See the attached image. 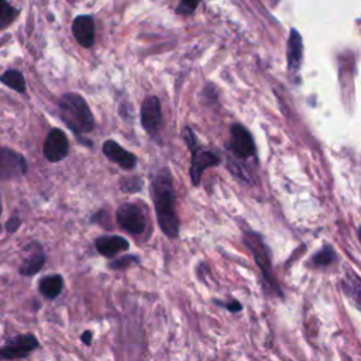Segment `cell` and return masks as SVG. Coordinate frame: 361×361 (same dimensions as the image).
I'll return each mask as SVG.
<instances>
[{
	"instance_id": "6da1fadb",
	"label": "cell",
	"mask_w": 361,
	"mask_h": 361,
	"mask_svg": "<svg viewBox=\"0 0 361 361\" xmlns=\"http://www.w3.org/2000/svg\"><path fill=\"white\" fill-rule=\"evenodd\" d=\"M152 197L158 224L168 237L175 238L179 233V221L175 209V192L168 169H161L152 180Z\"/></svg>"
},
{
	"instance_id": "7a4b0ae2",
	"label": "cell",
	"mask_w": 361,
	"mask_h": 361,
	"mask_svg": "<svg viewBox=\"0 0 361 361\" xmlns=\"http://www.w3.org/2000/svg\"><path fill=\"white\" fill-rule=\"evenodd\" d=\"M59 113L63 123L78 134L89 133L94 127L93 114L86 100L78 93H65L61 97Z\"/></svg>"
},
{
	"instance_id": "3957f363",
	"label": "cell",
	"mask_w": 361,
	"mask_h": 361,
	"mask_svg": "<svg viewBox=\"0 0 361 361\" xmlns=\"http://www.w3.org/2000/svg\"><path fill=\"white\" fill-rule=\"evenodd\" d=\"M185 140H186L188 145H189L190 149H192L190 178H192L193 185H199L203 171H204L206 168H209V166L217 165L219 158H217L213 152L206 151V149H203V148H199L197 144H196L195 135H193V133H192L189 128H185Z\"/></svg>"
},
{
	"instance_id": "277c9868",
	"label": "cell",
	"mask_w": 361,
	"mask_h": 361,
	"mask_svg": "<svg viewBox=\"0 0 361 361\" xmlns=\"http://www.w3.org/2000/svg\"><path fill=\"white\" fill-rule=\"evenodd\" d=\"M118 226L131 234H141L145 230V216L142 209L135 203H124L117 209Z\"/></svg>"
},
{
	"instance_id": "5b68a950",
	"label": "cell",
	"mask_w": 361,
	"mask_h": 361,
	"mask_svg": "<svg viewBox=\"0 0 361 361\" xmlns=\"http://www.w3.org/2000/svg\"><path fill=\"white\" fill-rule=\"evenodd\" d=\"M38 347V341L32 334H20L10 338L0 347V361L24 358Z\"/></svg>"
},
{
	"instance_id": "8992f818",
	"label": "cell",
	"mask_w": 361,
	"mask_h": 361,
	"mask_svg": "<svg viewBox=\"0 0 361 361\" xmlns=\"http://www.w3.org/2000/svg\"><path fill=\"white\" fill-rule=\"evenodd\" d=\"M27 172L25 158L10 148H0V180L14 179Z\"/></svg>"
},
{
	"instance_id": "52a82bcc",
	"label": "cell",
	"mask_w": 361,
	"mask_h": 361,
	"mask_svg": "<svg viewBox=\"0 0 361 361\" xmlns=\"http://www.w3.org/2000/svg\"><path fill=\"white\" fill-rule=\"evenodd\" d=\"M69 142L65 133L59 128H52L44 141V155L49 162H58L68 154Z\"/></svg>"
},
{
	"instance_id": "ba28073f",
	"label": "cell",
	"mask_w": 361,
	"mask_h": 361,
	"mask_svg": "<svg viewBox=\"0 0 361 361\" xmlns=\"http://www.w3.org/2000/svg\"><path fill=\"white\" fill-rule=\"evenodd\" d=\"M162 121L161 104L157 96H148L141 104V124L147 133L155 134Z\"/></svg>"
},
{
	"instance_id": "9c48e42d",
	"label": "cell",
	"mask_w": 361,
	"mask_h": 361,
	"mask_svg": "<svg viewBox=\"0 0 361 361\" xmlns=\"http://www.w3.org/2000/svg\"><path fill=\"white\" fill-rule=\"evenodd\" d=\"M230 147H231L233 152L237 157H241V158H247V157L252 155L254 149H255L251 134L241 124H234L231 127V144H230Z\"/></svg>"
},
{
	"instance_id": "30bf717a",
	"label": "cell",
	"mask_w": 361,
	"mask_h": 361,
	"mask_svg": "<svg viewBox=\"0 0 361 361\" xmlns=\"http://www.w3.org/2000/svg\"><path fill=\"white\" fill-rule=\"evenodd\" d=\"M72 32L82 47L90 48L94 44L93 18L90 16H78L72 23Z\"/></svg>"
},
{
	"instance_id": "8fae6325",
	"label": "cell",
	"mask_w": 361,
	"mask_h": 361,
	"mask_svg": "<svg viewBox=\"0 0 361 361\" xmlns=\"http://www.w3.org/2000/svg\"><path fill=\"white\" fill-rule=\"evenodd\" d=\"M103 154L110 161H113L117 165H120L123 169H133L135 166V162H137L135 157L131 152L124 149L121 145H118L113 140H107L103 144Z\"/></svg>"
},
{
	"instance_id": "7c38bea8",
	"label": "cell",
	"mask_w": 361,
	"mask_h": 361,
	"mask_svg": "<svg viewBox=\"0 0 361 361\" xmlns=\"http://www.w3.org/2000/svg\"><path fill=\"white\" fill-rule=\"evenodd\" d=\"M28 255L24 258L23 264L20 265V274L24 276L37 274L45 264V254L39 244L34 243L27 247Z\"/></svg>"
},
{
	"instance_id": "4fadbf2b",
	"label": "cell",
	"mask_w": 361,
	"mask_h": 361,
	"mask_svg": "<svg viewBox=\"0 0 361 361\" xmlns=\"http://www.w3.org/2000/svg\"><path fill=\"white\" fill-rule=\"evenodd\" d=\"M94 245H96L97 251L102 255L107 257V258L114 257L116 254H118L121 251H126L130 247L128 241L124 237H120V235H103V237H99L94 241Z\"/></svg>"
},
{
	"instance_id": "5bb4252c",
	"label": "cell",
	"mask_w": 361,
	"mask_h": 361,
	"mask_svg": "<svg viewBox=\"0 0 361 361\" xmlns=\"http://www.w3.org/2000/svg\"><path fill=\"white\" fill-rule=\"evenodd\" d=\"M245 243H247V245L251 248L257 264H258V265L261 267V269H262V274L269 278L268 274H269L271 265H269V259H268V251H267V247L264 245L262 240H261L257 234L250 233V234L245 235ZM269 279H271V278H269Z\"/></svg>"
},
{
	"instance_id": "9a60e30c",
	"label": "cell",
	"mask_w": 361,
	"mask_h": 361,
	"mask_svg": "<svg viewBox=\"0 0 361 361\" xmlns=\"http://www.w3.org/2000/svg\"><path fill=\"white\" fill-rule=\"evenodd\" d=\"M63 288V278L61 275H48V276H44L41 281H39V285H38V289L39 292L48 298V299H54L56 296H59L61 290Z\"/></svg>"
},
{
	"instance_id": "2e32d148",
	"label": "cell",
	"mask_w": 361,
	"mask_h": 361,
	"mask_svg": "<svg viewBox=\"0 0 361 361\" xmlns=\"http://www.w3.org/2000/svg\"><path fill=\"white\" fill-rule=\"evenodd\" d=\"M302 59V38L300 35L292 30L289 42H288V62L290 69H298Z\"/></svg>"
},
{
	"instance_id": "e0dca14e",
	"label": "cell",
	"mask_w": 361,
	"mask_h": 361,
	"mask_svg": "<svg viewBox=\"0 0 361 361\" xmlns=\"http://www.w3.org/2000/svg\"><path fill=\"white\" fill-rule=\"evenodd\" d=\"M0 80L13 90H17L20 93L25 92V80L20 71H14V69L6 71L0 75Z\"/></svg>"
},
{
	"instance_id": "ac0fdd59",
	"label": "cell",
	"mask_w": 361,
	"mask_h": 361,
	"mask_svg": "<svg viewBox=\"0 0 361 361\" xmlns=\"http://www.w3.org/2000/svg\"><path fill=\"white\" fill-rule=\"evenodd\" d=\"M343 286L347 292L348 296H351L355 303L358 305V307L361 309V279L354 275L353 272H348L344 282H343Z\"/></svg>"
},
{
	"instance_id": "d6986e66",
	"label": "cell",
	"mask_w": 361,
	"mask_h": 361,
	"mask_svg": "<svg viewBox=\"0 0 361 361\" xmlns=\"http://www.w3.org/2000/svg\"><path fill=\"white\" fill-rule=\"evenodd\" d=\"M17 17V10L6 0H0V30L10 25Z\"/></svg>"
},
{
	"instance_id": "ffe728a7",
	"label": "cell",
	"mask_w": 361,
	"mask_h": 361,
	"mask_svg": "<svg viewBox=\"0 0 361 361\" xmlns=\"http://www.w3.org/2000/svg\"><path fill=\"white\" fill-rule=\"evenodd\" d=\"M334 251L330 248V247H324L322 251H319L316 255H314V258H313V261L317 264V265H329V264H331L333 261H334Z\"/></svg>"
},
{
	"instance_id": "44dd1931",
	"label": "cell",
	"mask_w": 361,
	"mask_h": 361,
	"mask_svg": "<svg viewBox=\"0 0 361 361\" xmlns=\"http://www.w3.org/2000/svg\"><path fill=\"white\" fill-rule=\"evenodd\" d=\"M142 188V180L140 178H128L121 180V189L127 193L138 192Z\"/></svg>"
},
{
	"instance_id": "7402d4cb",
	"label": "cell",
	"mask_w": 361,
	"mask_h": 361,
	"mask_svg": "<svg viewBox=\"0 0 361 361\" xmlns=\"http://www.w3.org/2000/svg\"><path fill=\"white\" fill-rule=\"evenodd\" d=\"M134 262H138V258L135 255H124V257H120L118 259L111 261L109 264V267L111 269H123V268H127L128 265H131Z\"/></svg>"
},
{
	"instance_id": "603a6c76",
	"label": "cell",
	"mask_w": 361,
	"mask_h": 361,
	"mask_svg": "<svg viewBox=\"0 0 361 361\" xmlns=\"http://www.w3.org/2000/svg\"><path fill=\"white\" fill-rule=\"evenodd\" d=\"M197 4H199V0H180L179 6L176 8V13L178 14H190L195 11Z\"/></svg>"
},
{
	"instance_id": "cb8c5ba5",
	"label": "cell",
	"mask_w": 361,
	"mask_h": 361,
	"mask_svg": "<svg viewBox=\"0 0 361 361\" xmlns=\"http://www.w3.org/2000/svg\"><path fill=\"white\" fill-rule=\"evenodd\" d=\"M20 219H18V216L17 214H14V216H11L8 220H7V223H6V230L8 231V233H14L18 227H20Z\"/></svg>"
},
{
	"instance_id": "d4e9b609",
	"label": "cell",
	"mask_w": 361,
	"mask_h": 361,
	"mask_svg": "<svg viewBox=\"0 0 361 361\" xmlns=\"http://www.w3.org/2000/svg\"><path fill=\"white\" fill-rule=\"evenodd\" d=\"M221 306H226L230 312H238V310H241V305L237 302V300H231V302H228V303H220Z\"/></svg>"
},
{
	"instance_id": "484cf974",
	"label": "cell",
	"mask_w": 361,
	"mask_h": 361,
	"mask_svg": "<svg viewBox=\"0 0 361 361\" xmlns=\"http://www.w3.org/2000/svg\"><path fill=\"white\" fill-rule=\"evenodd\" d=\"M92 331L90 330H86V331H83L82 334H80V340H82V343H85L86 345H89L90 343H92Z\"/></svg>"
},
{
	"instance_id": "4316f807",
	"label": "cell",
	"mask_w": 361,
	"mask_h": 361,
	"mask_svg": "<svg viewBox=\"0 0 361 361\" xmlns=\"http://www.w3.org/2000/svg\"><path fill=\"white\" fill-rule=\"evenodd\" d=\"M0 214H1V199H0ZM0 231H1V226H0Z\"/></svg>"
},
{
	"instance_id": "83f0119b",
	"label": "cell",
	"mask_w": 361,
	"mask_h": 361,
	"mask_svg": "<svg viewBox=\"0 0 361 361\" xmlns=\"http://www.w3.org/2000/svg\"><path fill=\"white\" fill-rule=\"evenodd\" d=\"M360 238H361V228H360Z\"/></svg>"
}]
</instances>
